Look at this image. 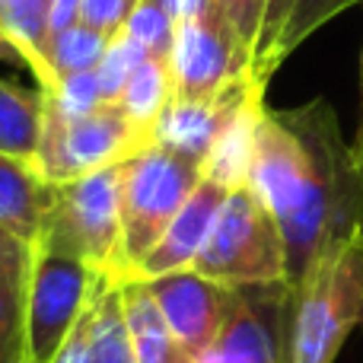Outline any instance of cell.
I'll use <instances>...</instances> for the list:
<instances>
[{
  "instance_id": "14",
  "label": "cell",
  "mask_w": 363,
  "mask_h": 363,
  "mask_svg": "<svg viewBox=\"0 0 363 363\" xmlns=\"http://www.w3.org/2000/svg\"><path fill=\"white\" fill-rule=\"evenodd\" d=\"M55 185L35 172L26 160L0 153V226L10 230L26 245H38L48 220Z\"/></svg>"
},
{
  "instance_id": "20",
  "label": "cell",
  "mask_w": 363,
  "mask_h": 363,
  "mask_svg": "<svg viewBox=\"0 0 363 363\" xmlns=\"http://www.w3.org/2000/svg\"><path fill=\"white\" fill-rule=\"evenodd\" d=\"M108 45H112V38L96 29H86L83 23L55 32L48 42V67L57 77V86H61L64 77L89 74V70L99 67Z\"/></svg>"
},
{
  "instance_id": "28",
  "label": "cell",
  "mask_w": 363,
  "mask_h": 363,
  "mask_svg": "<svg viewBox=\"0 0 363 363\" xmlns=\"http://www.w3.org/2000/svg\"><path fill=\"white\" fill-rule=\"evenodd\" d=\"M213 4L220 6V13L233 26L239 42L249 48V55H255L258 32H262V19H264V0H213Z\"/></svg>"
},
{
  "instance_id": "16",
  "label": "cell",
  "mask_w": 363,
  "mask_h": 363,
  "mask_svg": "<svg viewBox=\"0 0 363 363\" xmlns=\"http://www.w3.org/2000/svg\"><path fill=\"white\" fill-rule=\"evenodd\" d=\"M0 23L16 42L23 61L38 77L45 96L57 93V77L48 67V0H0Z\"/></svg>"
},
{
  "instance_id": "31",
  "label": "cell",
  "mask_w": 363,
  "mask_h": 363,
  "mask_svg": "<svg viewBox=\"0 0 363 363\" xmlns=\"http://www.w3.org/2000/svg\"><path fill=\"white\" fill-rule=\"evenodd\" d=\"M80 4L83 0H48V29L51 35L67 26L80 23Z\"/></svg>"
},
{
  "instance_id": "10",
  "label": "cell",
  "mask_w": 363,
  "mask_h": 363,
  "mask_svg": "<svg viewBox=\"0 0 363 363\" xmlns=\"http://www.w3.org/2000/svg\"><path fill=\"white\" fill-rule=\"evenodd\" d=\"M147 284L157 309L163 313L169 332L176 335V341L185 347L191 357L204 354L211 347V341L217 338L220 325L226 319L233 290L223 284H213L207 277H201L198 271H176V274H163Z\"/></svg>"
},
{
  "instance_id": "1",
  "label": "cell",
  "mask_w": 363,
  "mask_h": 363,
  "mask_svg": "<svg viewBox=\"0 0 363 363\" xmlns=\"http://www.w3.org/2000/svg\"><path fill=\"white\" fill-rule=\"evenodd\" d=\"M249 188L281 226L290 284L325 245L363 230V176L328 99L264 112Z\"/></svg>"
},
{
  "instance_id": "5",
  "label": "cell",
  "mask_w": 363,
  "mask_h": 363,
  "mask_svg": "<svg viewBox=\"0 0 363 363\" xmlns=\"http://www.w3.org/2000/svg\"><path fill=\"white\" fill-rule=\"evenodd\" d=\"M48 99V96H45ZM153 144V134L134 125L118 102L67 118L55 102L45 106V128L35 153V172L51 185H64L106 166H118Z\"/></svg>"
},
{
  "instance_id": "2",
  "label": "cell",
  "mask_w": 363,
  "mask_h": 363,
  "mask_svg": "<svg viewBox=\"0 0 363 363\" xmlns=\"http://www.w3.org/2000/svg\"><path fill=\"white\" fill-rule=\"evenodd\" d=\"M363 328V230L319 252L294 284L290 363H335Z\"/></svg>"
},
{
  "instance_id": "7",
  "label": "cell",
  "mask_w": 363,
  "mask_h": 363,
  "mask_svg": "<svg viewBox=\"0 0 363 363\" xmlns=\"http://www.w3.org/2000/svg\"><path fill=\"white\" fill-rule=\"evenodd\" d=\"M106 277L80 258L38 242L26 268V363H55Z\"/></svg>"
},
{
  "instance_id": "19",
  "label": "cell",
  "mask_w": 363,
  "mask_h": 363,
  "mask_svg": "<svg viewBox=\"0 0 363 363\" xmlns=\"http://www.w3.org/2000/svg\"><path fill=\"white\" fill-rule=\"evenodd\" d=\"M89 351L93 363H138L131 351L125 325V306H121V287L106 281L93 300L89 315Z\"/></svg>"
},
{
  "instance_id": "3",
  "label": "cell",
  "mask_w": 363,
  "mask_h": 363,
  "mask_svg": "<svg viewBox=\"0 0 363 363\" xmlns=\"http://www.w3.org/2000/svg\"><path fill=\"white\" fill-rule=\"evenodd\" d=\"M191 271L230 290L290 281L281 226L249 185L226 194Z\"/></svg>"
},
{
  "instance_id": "29",
  "label": "cell",
  "mask_w": 363,
  "mask_h": 363,
  "mask_svg": "<svg viewBox=\"0 0 363 363\" xmlns=\"http://www.w3.org/2000/svg\"><path fill=\"white\" fill-rule=\"evenodd\" d=\"M29 245L0 226V277H26L29 268Z\"/></svg>"
},
{
  "instance_id": "24",
  "label": "cell",
  "mask_w": 363,
  "mask_h": 363,
  "mask_svg": "<svg viewBox=\"0 0 363 363\" xmlns=\"http://www.w3.org/2000/svg\"><path fill=\"white\" fill-rule=\"evenodd\" d=\"M144 57H150V55H147L138 42H131L125 32L112 38V45H108L102 64L96 67V77H99V86H102L106 102H118V96H121V89H125L131 70L138 67Z\"/></svg>"
},
{
  "instance_id": "13",
  "label": "cell",
  "mask_w": 363,
  "mask_h": 363,
  "mask_svg": "<svg viewBox=\"0 0 363 363\" xmlns=\"http://www.w3.org/2000/svg\"><path fill=\"white\" fill-rule=\"evenodd\" d=\"M264 112V86H252L223 125L220 138L213 140L211 153H207L201 176L223 185L226 191L249 185L252 160H255V140H258V125H262Z\"/></svg>"
},
{
  "instance_id": "21",
  "label": "cell",
  "mask_w": 363,
  "mask_h": 363,
  "mask_svg": "<svg viewBox=\"0 0 363 363\" xmlns=\"http://www.w3.org/2000/svg\"><path fill=\"white\" fill-rule=\"evenodd\" d=\"M363 0H287L281 35L274 45V70L281 67L284 57H290L313 32H319L325 23H332L338 13L351 10Z\"/></svg>"
},
{
  "instance_id": "26",
  "label": "cell",
  "mask_w": 363,
  "mask_h": 363,
  "mask_svg": "<svg viewBox=\"0 0 363 363\" xmlns=\"http://www.w3.org/2000/svg\"><path fill=\"white\" fill-rule=\"evenodd\" d=\"M284 13H287V0H264L262 32H258L255 55H252V77L262 80L264 86H268L271 74H274V45H277V35H281Z\"/></svg>"
},
{
  "instance_id": "27",
  "label": "cell",
  "mask_w": 363,
  "mask_h": 363,
  "mask_svg": "<svg viewBox=\"0 0 363 363\" xmlns=\"http://www.w3.org/2000/svg\"><path fill=\"white\" fill-rule=\"evenodd\" d=\"M134 4H138V0H83L80 23L86 26V29H96V32H102V35L115 38L125 29Z\"/></svg>"
},
{
  "instance_id": "32",
  "label": "cell",
  "mask_w": 363,
  "mask_h": 363,
  "mask_svg": "<svg viewBox=\"0 0 363 363\" xmlns=\"http://www.w3.org/2000/svg\"><path fill=\"white\" fill-rule=\"evenodd\" d=\"M360 93H363V55H360ZM351 153H354V163H357V169H360V176H363V118H360L357 140H354Z\"/></svg>"
},
{
  "instance_id": "9",
  "label": "cell",
  "mask_w": 363,
  "mask_h": 363,
  "mask_svg": "<svg viewBox=\"0 0 363 363\" xmlns=\"http://www.w3.org/2000/svg\"><path fill=\"white\" fill-rule=\"evenodd\" d=\"M172 99H213L239 77L252 74V55L220 6L207 4L198 16L176 26L169 51Z\"/></svg>"
},
{
  "instance_id": "22",
  "label": "cell",
  "mask_w": 363,
  "mask_h": 363,
  "mask_svg": "<svg viewBox=\"0 0 363 363\" xmlns=\"http://www.w3.org/2000/svg\"><path fill=\"white\" fill-rule=\"evenodd\" d=\"M121 32L131 42H138L150 57H166L169 61L172 42H176V19L169 16L163 0H138Z\"/></svg>"
},
{
  "instance_id": "25",
  "label": "cell",
  "mask_w": 363,
  "mask_h": 363,
  "mask_svg": "<svg viewBox=\"0 0 363 363\" xmlns=\"http://www.w3.org/2000/svg\"><path fill=\"white\" fill-rule=\"evenodd\" d=\"M48 99L55 102L67 118H77V115H86V112H93V108L106 106V96H102V86H99L96 70H89V74L64 77L61 86H57V93L48 96Z\"/></svg>"
},
{
  "instance_id": "8",
  "label": "cell",
  "mask_w": 363,
  "mask_h": 363,
  "mask_svg": "<svg viewBox=\"0 0 363 363\" xmlns=\"http://www.w3.org/2000/svg\"><path fill=\"white\" fill-rule=\"evenodd\" d=\"M294 284L233 290L217 338L194 363H290Z\"/></svg>"
},
{
  "instance_id": "15",
  "label": "cell",
  "mask_w": 363,
  "mask_h": 363,
  "mask_svg": "<svg viewBox=\"0 0 363 363\" xmlns=\"http://www.w3.org/2000/svg\"><path fill=\"white\" fill-rule=\"evenodd\" d=\"M121 306H125L128 338H131V351L138 363H194V357L169 332L147 284H121Z\"/></svg>"
},
{
  "instance_id": "4",
  "label": "cell",
  "mask_w": 363,
  "mask_h": 363,
  "mask_svg": "<svg viewBox=\"0 0 363 363\" xmlns=\"http://www.w3.org/2000/svg\"><path fill=\"white\" fill-rule=\"evenodd\" d=\"M38 242L80 258L121 287V163L55 185Z\"/></svg>"
},
{
  "instance_id": "30",
  "label": "cell",
  "mask_w": 363,
  "mask_h": 363,
  "mask_svg": "<svg viewBox=\"0 0 363 363\" xmlns=\"http://www.w3.org/2000/svg\"><path fill=\"white\" fill-rule=\"evenodd\" d=\"M89 315H93V303H89V309L80 315V322L74 325L70 338L64 341V347H61V354L55 357V363H93V351H89Z\"/></svg>"
},
{
  "instance_id": "12",
  "label": "cell",
  "mask_w": 363,
  "mask_h": 363,
  "mask_svg": "<svg viewBox=\"0 0 363 363\" xmlns=\"http://www.w3.org/2000/svg\"><path fill=\"white\" fill-rule=\"evenodd\" d=\"M252 86H264V83L245 74L213 99H169V106L163 108V115L153 125V144L204 166L213 140L220 138L223 125L230 121V115L236 112V106Z\"/></svg>"
},
{
  "instance_id": "33",
  "label": "cell",
  "mask_w": 363,
  "mask_h": 363,
  "mask_svg": "<svg viewBox=\"0 0 363 363\" xmlns=\"http://www.w3.org/2000/svg\"><path fill=\"white\" fill-rule=\"evenodd\" d=\"M0 57H19V61H23V55H19L16 42L10 38V32L4 29V23H0Z\"/></svg>"
},
{
  "instance_id": "23",
  "label": "cell",
  "mask_w": 363,
  "mask_h": 363,
  "mask_svg": "<svg viewBox=\"0 0 363 363\" xmlns=\"http://www.w3.org/2000/svg\"><path fill=\"white\" fill-rule=\"evenodd\" d=\"M0 363H26V277H0Z\"/></svg>"
},
{
  "instance_id": "11",
  "label": "cell",
  "mask_w": 363,
  "mask_h": 363,
  "mask_svg": "<svg viewBox=\"0 0 363 363\" xmlns=\"http://www.w3.org/2000/svg\"><path fill=\"white\" fill-rule=\"evenodd\" d=\"M226 194L230 191H226L223 185L201 176L198 188L188 194V201L176 213V220L166 226L160 242L138 262V268L131 271L128 281H153V277L176 274V271L191 268V264L198 262L201 249H204L207 236H211L213 223H217V213H220V207H223Z\"/></svg>"
},
{
  "instance_id": "18",
  "label": "cell",
  "mask_w": 363,
  "mask_h": 363,
  "mask_svg": "<svg viewBox=\"0 0 363 363\" xmlns=\"http://www.w3.org/2000/svg\"><path fill=\"white\" fill-rule=\"evenodd\" d=\"M172 99V74L166 57H144L138 67L131 70L125 89L118 96V106L125 108V115L140 125L144 131L153 134V125L163 115V108Z\"/></svg>"
},
{
  "instance_id": "6",
  "label": "cell",
  "mask_w": 363,
  "mask_h": 363,
  "mask_svg": "<svg viewBox=\"0 0 363 363\" xmlns=\"http://www.w3.org/2000/svg\"><path fill=\"white\" fill-rule=\"evenodd\" d=\"M198 182L201 166L194 160L160 144L121 163V284L160 242Z\"/></svg>"
},
{
  "instance_id": "17",
  "label": "cell",
  "mask_w": 363,
  "mask_h": 363,
  "mask_svg": "<svg viewBox=\"0 0 363 363\" xmlns=\"http://www.w3.org/2000/svg\"><path fill=\"white\" fill-rule=\"evenodd\" d=\"M45 106H48L45 93H29L0 80V153L35 163L45 128Z\"/></svg>"
}]
</instances>
